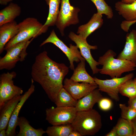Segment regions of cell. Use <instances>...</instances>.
<instances>
[{"mask_svg": "<svg viewBox=\"0 0 136 136\" xmlns=\"http://www.w3.org/2000/svg\"><path fill=\"white\" fill-rule=\"evenodd\" d=\"M69 72V68L65 64L53 61L44 51L36 57L31 74L32 79L41 85L49 98L54 103L63 87V80Z\"/></svg>", "mask_w": 136, "mask_h": 136, "instance_id": "6da1fadb", "label": "cell"}, {"mask_svg": "<svg viewBox=\"0 0 136 136\" xmlns=\"http://www.w3.org/2000/svg\"><path fill=\"white\" fill-rule=\"evenodd\" d=\"M116 53L109 49L98 59L99 65H102L99 73L110 76L111 78L120 77L124 73L135 70L136 64L130 60L115 58Z\"/></svg>", "mask_w": 136, "mask_h": 136, "instance_id": "7a4b0ae2", "label": "cell"}, {"mask_svg": "<svg viewBox=\"0 0 136 136\" xmlns=\"http://www.w3.org/2000/svg\"><path fill=\"white\" fill-rule=\"evenodd\" d=\"M71 124L73 130L79 132L82 136L94 135L101 127V116L93 109L78 111Z\"/></svg>", "mask_w": 136, "mask_h": 136, "instance_id": "3957f363", "label": "cell"}, {"mask_svg": "<svg viewBox=\"0 0 136 136\" xmlns=\"http://www.w3.org/2000/svg\"><path fill=\"white\" fill-rule=\"evenodd\" d=\"M19 32L6 44L4 50L7 51L20 42L35 38L45 33L48 27L45 26L34 17L27 18L18 24Z\"/></svg>", "mask_w": 136, "mask_h": 136, "instance_id": "277c9868", "label": "cell"}, {"mask_svg": "<svg viewBox=\"0 0 136 136\" xmlns=\"http://www.w3.org/2000/svg\"><path fill=\"white\" fill-rule=\"evenodd\" d=\"M33 39L19 43L7 50L6 54L0 59V70H10L18 61L24 60L27 54L26 49Z\"/></svg>", "mask_w": 136, "mask_h": 136, "instance_id": "5b68a950", "label": "cell"}, {"mask_svg": "<svg viewBox=\"0 0 136 136\" xmlns=\"http://www.w3.org/2000/svg\"><path fill=\"white\" fill-rule=\"evenodd\" d=\"M80 9L72 6L69 0H61V7L55 25L62 36L65 28L71 25L78 23V13Z\"/></svg>", "mask_w": 136, "mask_h": 136, "instance_id": "8992f818", "label": "cell"}, {"mask_svg": "<svg viewBox=\"0 0 136 136\" xmlns=\"http://www.w3.org/2000/svg\"><path fill=\"white\" fill-rule=\"evenodd\" d=\"M77 112L75 107H52L46 110V119L52 125L71 124Z\"/></svg>", "mask_w": 136, "mask_h": 136, "instance_id": "52a82bcc", "label": "cell"}, {"mask_svg": "<svg viewBox=\"0 0 136 136\" xmlns=\"http://www.w3.org/2000/svg\"><path fill=\"white\" fill-rule=\"evenodd\" d=\"M16 75L14 72L4 73L0 77V110L8 101L21 95L22 89L15 85L13 79Z\"/></svg>", "mask_w": 136, "mask_h": 136, "instance_id": "ba28073f", "label": "cell"}, {"mask_svg": "<svg viewBox=\"0 0 136 136\" xmlns=\"http://www.w3.org/2000/svg\"><path fill=\"white\" fill-rule=\"evenodd\" d=\"M48 43H51L55 45L65 54L69 61L70 67L72 70H74L75 69L74 62L77 63L85 59L81 55L76 45L70 44V47H68L58 38L54 30L51 31L49 36L41 44L40 46Z\"/></svg>", "mask_w": 136, "mask_h": 136, "instance_id": "9c48e42d", "label": "cell"}, {"mask_svg": "<svg viewBox=\"0 0 136 136\" xmlns=\"http://www.w3.org/2000/svg\"><path fill=\"white\" fill-rule=\"evenodd\" d=\"M133 76V74L130 73L122 77H114L109 79L103 80L96 77L94 78L100 91L106 93L112 99L118 101L119 99V93L121 86Z\"/></svg>", "mask_w": 136, "mask_h": 136, "instance_id": "30bf717a", "label": "cell"}, {"mask_svg": "<svg viewBox=\"0 0 136 136\" xmlns=\"http://www.w3.org/2000/svg\"><path fill=\"white\" fill-rule=\"evenodd\" d=\"M69 37L75 43L80 49L81 55L88 63L92 70L93 74H95L99 72L100 69L97 67V66L99 65V63L94 59L90 52L91 49H97V46L90 45L88 43L86 39L76 34L73 32H70Z\"/></svg>", "mask_w": 136, "mask_h": 136, "instance_id": "8fae6325", "label": "cell"}, {"mask_svg": "<svg viewBox=\"0 0 136 136\" xmlns=\"http://www.w3.org/2000/svg\"><path fill=\"white\" fill-rule=\"evenodd\" d=\"M63 87L75 99L78 100L98 87L96 84L75 82L71 79L65 78Z\"/></svg>", "mask_w": 136, "mask_h": 136, "instance_id": "7c38bea8", "label": "cell"}, {"mask_svg": "<svg viewBox=\"0 0 136 136\" xmlns=\"http://www.w3.org/2000/svg\"><path fill=\"white\" fill-rule=\"evenodd\" d=\"M34 80L31 79L30 86L26 92L15 107L9 121L6 129L7 136H14L16 134V129L17 126L18 115L23 105L35 90Z\"/></svg>", "mask_w": 136, "mask_h": 136, "instance_id": "4fadbf2b", "label": "cell"}, {"mask_svg": "<svg viewBox=\"0 0 136 136\" xmlns=\"http://www.w3.org/2000/svg\"><path fill=\"white\" fill-rule=\"evenodd\" d=\"M117 58L130 60L136 64V29L132 30L127 33L124 48Z\"/></svg>", "mask_w": 136, "mask_h": 136, "instance_id": "5bb4252c", "label": "cell"}, {"mask_svg": "<svg viewBox=\"0 0 136 136\" xmlns=\"http://www.w3.org/2000/svg\"><path fill=\"white\" fill-rule=\"evenodd\" d=\"M19 32L18 24L15 21L0 26V53L4 50L7 43Z\"/></svg>", "mask_w": 136, "mask_h": 136, "instance_id": "9a60e30c", "label": "cell"}, {"mask_svg": "<svg viewBox=\"0 0 136 136\" xmlns=\"http://www.w3.org/2000/svg\"><path fill=\"white\" fill-rule=\"evenodd\" d=\"M22 96H17L9 100L0 110V131L7 129L13 111Z\"/></svg>", "mask_w": 136, "mask_h": 136, "instance_id": "2e32d148", "label": "cell"}, {"mask_svg": "<svg viewBox=\"0 0 136 136\" xmlns=\"http://www.w3.org/2000/svg\"><path fill=\"white\" fill-rule=\"evenodd\" d=\"M103 23L102 15L97 12L94 14L87 23L81 25L78 27L77 33L82 38L86 39L92 33L100 28Z\"/></svg>", "mask_w": 136, "mask_h": 136, "instance_id": "e0dca14e", "label": "cell"}, {"mask_svg": "<svg viewBox=\"0 0 136 136\" xmlns=\"http://www.w3.org/2000/svg\"><path fill=\"white\" fill-rule=\"evenodd\" d=\"M103 97L100 90L96 88L78 100L75 108L77 112L91 109L94 105Z\"/></svg>", "mask_w": 136, "mask_h": 136, "instance_id": "ac0fdd59", "label": "cell"}, {"mask_svg": "<svg viewBox=\"0 0 136 136\" xmlns=\"http://www.w3.org/2000/svg\"><path fill=\"white\" fill-rule=\"evenodd\" d=\"M115 8L125 20L129 22L136 20V1L131 4L119 1L115 4Z\"/></svg>", "mask_w": 136, "mask_h": 136, "instance_id": "d6986e66", "label": "cell"}, {"mask_svg": "<svg viewBox=\"0 0 136 136\" xmlns=\"http://www.w3.org/2000/svg\"><path fill=\"white\" fill-rule=\"evenodd\" d=\"M17 125L19 127V130L17 136H42L46 133V131L42 128L36 129L33 128L24 117H19Z\"/></svg>", "mask_w": 136, "mask_h": 136, "instance_id": "ffe728a7", "label": "cell"}, {"mask_svg": "<svg viewBox=\"0 0 136 136\" xmlns=\"http://www.w3.org/2000/svg\"><path fill=\"white\" fill-rule=\"evenodd\" d=\"M20 7L17 4L10 2L9 4L0 11V26L13 21L20 15Z\"/></svg>", "mask_w": 136, "mask_h": 136, "instance_id": "44dd1931", "label": "cell"}, {"mask_svg": "<svg viewBox=\"0 0 136 136\" xmlns=\"http://www.w3.org/2000/svg\"><path fill=\"white\" fill-rule=\"evenodd\" d=\"M85 60L84 59L80 61L74 70L73 73L70 79L75 82L96 84L94 78L90 75L86 70Z\"/></svg>", "mask_w": 136, "mask_h": 136, "instance_id": "7402d4cb", "label": "cell"}, {"mask_svg": "<svg viewBox=\"0 0 136 136\" xmlns=\"http://www.w3.org/2000/svg\"><path fill=\"white\" fill-rule=\"evenodd\" d=\"M49 6V11L46 21L43 24L48 27L54 26L59 12V8L61 0H45Z\"/></svg>", "mask_w": 136, "mask_h": 136, "instance_id": "603a6c76", "label": "cell"}, {"mask_svg": "<svg viewBox=\"0 0 136 136\" xmlns=\"http://www.w3.org/2000/svg\"><path fill=\"white\" fill-rule=\"evenodd\" d=\"M78 101L63 87L59 92L54 103L57 107H75Z\"/></svg>", "mask_w": 136, "mask_h": 136, "instance_id": "cb8c5ba5", "label": "cell"}, {"mask_svg": "<svg viewBox=\"0 0 136 136\" xmlns=\"http://www.w3.org/2000/svg\"><path fill=\"white\" fill-rule=\"evenodd\" d=\"M73 130L71 124L52 125L48 127L46 131L49 136H69Z\"/></svg>", "mask_w": 136, "mask_h": 136, "instance_id": "d4e9b609", "label": "cell"}, {"mask_svg": "<svg viewBox=\"0 0 136 136\" xmlns=\"http://www.w3.org/2000/svg\"><path fill=\"white\" fill-rule=\"evenodd\" d=\"M118 136H133V130L131 122L121 118L115 126Z\"/></svg>", "mask_w": 136, "mask_h": 136, "instance_id": "484cf974", "label": "cell"}, {"mask_svg": "<svg viewBox=\"0 0 136 136\" xmlns=\"http://www.w3.org/2000/svg\"><path fill=\"white\" fill-rule=\"evenodd\" d=\"M119 93L129 99L136 96V85L132 79L127 80L122 85Z\"/></svg>", "mask_w": 136, "mask_h": 136, "instance_id": "4316f807", "label": "cell"}, {"mask_svg": "<svg viewBox=\"0 0 136 136\" xmlns=\"http://www.w3.org/2000/svg\"><path fill=\"white\" fill-rule=\"evenodd\" d=\"M96 6L97 13L102 15L105 14L108 19L113 17V13L111 8L109 6L104 0H90Z\"/></svg>", "mask_w": 136, "mask_h": 136, "instance_id": "83f0119b", "label": "cell"}, {"mask_svg": "<svg viewBox=\"0 0 136 136\" xmlns=\"http://www.w3.org/2000/svg\"><path fill=\"white\" fill-rule=\"evenodd\" d=\"M119 107L121 111V118L131 122L136 117V110L133 108L121 104H119Z\"/></svg>", "mask_w": 136, "mask_h": 136, "instance_id": "f1b7e54d", "label": "cell"}, {"mask_svg": "<svg viewBox=\"0 0 136 136\" xmlns=\"http://www.w3.org/2000/svg\"><path fill=\"white\" fill-rule=\"evenodd\" d=\"M97 103L99 108L104 111H109L111 109L113 105L111 100L103 97Z\"/></svg>", "mask_w": 136, "mask_h": 136, "instance_id": "f546056e", "label": "cell"}, {"mask_svg": "<svg viewBox=\"0 0 136 136\" xmlns=\"http://www.w3.org/2000/svg\"><path fill=\"white\" fill-rule=\"evenodd\" d=\"M136 22L134 21L129 22L125 20L122 22L120 25L121 28L124 31L128 32L130 26Z\"/></svg>", "mask_w": 136, "mask_h": 136, "instance_id": "4dcf8cb0", "label": "cell"}, {"mask_svg": "<svg viewBox=\"0 0 136 136\" xmlns=\"http://www.w3.org/2000/svg\"><path fill=\"white\" fill-rule=\"evenodd\" d=\"M128 104V106L133 108L136 110V96L129 99Z\"/></svg>", "mask_w": 136, "mask_h": 136, "instance_id": "1f68e13d", "label": "cell"}, {"mask_svg": "<svg viewBox=\"0 0 136 136\" xmlns=\"http://www.w3.org/2000/svg\"><path fill=\"white\" fill-rule=\"evenodd\" d=\"M106 136H118L117 129L115 126L113 127L111 131L107 134Z\"/></svg>", "mask_w": 136, "mask_h": 136, "instance_id": "d6a6232c", "label": "cell"}, {"mask_svg": "<svg viewBox=\"0 0 136 136\" xmlns=\"http://www.w3.org/2000/svg\"><path fill=\"white\" fill-rule=\"evenodd\" d=\"M131 122L133 130V136H136V117L132 120Z\"/></svg>", "mask_w": 136, "mask_h": 136, "instance_id": "836d02e7", "label": "cell"}, {"mask_svg": "<svg viewBox=\"0 0 136 136\" xmlns=\"http://www.w3.org/2000/svg\"><path fill=\"white\" fill-rule=\"evenodd\" d=\"M69 136H82V135L78 131L73 130L70 133Z\"/></svg>", "mask_w": 136, "mask_h": 136, "instance_id": "e575fe53", "label": "cell"}, {"mask_svg": "<svg viewBox=\"0 0 136 136\" xmlns=\"http://www.w3.org/2000/svg\"><path fill=\"white\" fill-rule=\"evenodd\" d=\"M13 0H0V4L3 5H6L8 3L11 2Z\"/></svg>", "mask_w": 136, "mask_h": 136, "instance_id": "d590c367", "label": "cell"}, {"mask_svg": "<svg viewBox=\"0 0 136 136\" xmlns=\"http://www.w3.org/2000/svg\"><path fill=\"white\" fill-rule=\"evenodd\" d=\"M6 136V129H3L0 131V136Z\"/></svg>", "mask_w": 136, "mask_h": 136, "instance_id": "8d00e7d4", "label": "cell"}, {"mask_svg": "<svg viewBox=\"0 0 136 136\" xmlns=\"http://www.w3.org/2000/svg\"><path fill=\"white\" fill-rule=\"evenodd\" d=\"M122 2L127 4H131L136 1V0H121Z\"/></svg>", "mask_w": 136, "mask_h": 136, "instance_id": "74e56055", "label": "cell"}, {"mask_svg": "<svg viewBox=\"0 0 136 136\" xmlns=\"http://www.w3.org/2000/svg\"><path fill=\"white\" fill-rule=\"evenodd\" d=\"M134 82L136 85V78H135L133 80Z\"/></svg>", "mask_w": 136, "mask_h": 136, "instance_id": "f35d334b", "label": "cell"}]
</instances>
